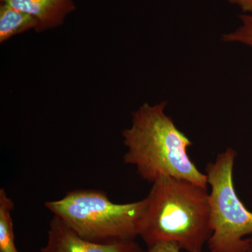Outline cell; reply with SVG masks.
I'll return each mask as SVG.
<instances>
[{
	"label": "cell",
	"mask_w": 252,
	"mask_h": 252,
	"mask_svg": "<svg viewBox=\"0 0 252 252\" xmlns=\"http://www.w3.org/2000/svg\"><path fill=\"white\" fill-rule=\"evenodd\" d=\"M167 102L144 104L132 113V124L122 132L127 152L124 162L135 167L143 180L154 183L162 177L188 181L207 189L206 174L188 154L192 142L165 113Z\"/></svg>",
	"instance_id": "obj_1"
},
{
	"label": "cell",
	"mask_w": 252,
	"mask_h": 252,
	"mask_svg": "<svg viewBox=\"0 0 252 252\" xmlns=\"http://www.w3.org/2000/svg\"><path fill=\"white\" fill-rule=\"evenodd\" d=\"M152 184L140 235L147 248L170 243L187 252H203L212 235L207 189L169 177Z\"/></svg>",
	"instance_id": "obj_2"
},
{
	"label": "cell",
	"mask_w": 252,
	"mask_h": 252,
	"mask_svg": "<svg viewBox=\"0 0 252 252\" xmlns=\"http://www.w3.org/2000/svg\"><path fill=\"white\" fill-rule=\"evenodd\" d=\"M45 207L81 238L114 244L134 241L140 236L147 200L118 204L102 190L77 189L59 200L46 202Z\"/></svg>",
	"instance_id": "obj_3"
},
{
	"label": "cell",
	"mask_w": 252,
	"mask_h": 252,
	"mask_svg": "<svg viewBox=\"0 0 252 252\" xmlns=\"http://www.w3.org/2000/svg\"><path fill=\"white\" fill-rule=\"evenodd\" d=\"M236 152L227 148L207 165L212 235L207 242L210 252H246L252 234V212L242 203L233 182Z\"/></svg>",
	"instance_id": "obj_4"
},
{
	"label": "cell",
	"mask_w": 252,
	"mask_h": 252,
	"mask_svg": "<svg viewBox=\"0 0 252 252\" xmlns=\"http://www.w3.org/2000/svg\"><path fill=\"white\" fill-rule=\"evenodd\" d=\"M39 252H144L134 241L114 244L93 243L71 229L59 217L49 223L47 242Z\"/></svg>",
	"instance_id": "obj_5"
},
{
	"label": "cell",
	"mask_w": 252,
	"mask_h": 252,
	"mask_svg": "<svg viewBox=\"0 0 252 252\" xmlns=\"http://www.w3.org/2000/svg\"><path fill=\"white\" fill-rule=\"evenodd\" d=\"M22 12L35 18L39 23L37 32L56 27L73 11L72 0H1Z\"/></svg>",
	"instance_id": "obj_6"
},
{
	"label": "cell",
	"mask_w": 252,
	"mask_h": 252,
	"mask_svg": "<svg viewBox=\"0 0 252 252\" xmlns=\"http://www.w3.org/2000/svg\"><path fill=\"white\" fill-rule=\"evenodd\" d=\"M39 28L37 20L31 15L18 11L9 5L1 4L0 7V42L8 40L11 36Z\"/></svg>",
	"instance_id": "obj_7"
},
{
	"label": "cell",
	"mask_w": 252,
	"mask_h": 252,
	"mask_svg": "<svg viewBox=\"0 0 252 252\" xmlns=\"http://www.w3.org/2000/svg\"><path fill=\"white\" fill-rule=\"evenodd\" d=\"M14 208V202L8 196L5 189H0V252H19L15 243L11 217Z\"/></svg>",
	"instance_id": "obj_8"
},
{
	"label": "cell",
	"mask_w": 252,
	"mask_h": 252,
	"mask_svg": "<svg viewBox=\"0 0 252 252\" xmlns=\"http://www.w3.org/2000/svg\"><path fill=\"white\" fill-rule=\"evenodd\" d=\"M241 25L234 31L227 33L222 40L227 43H238L252 47V15H240Z\"/></svg>",
	"instance_id": "obj_9"
},
{
	"label": "cell",
	"mask_w": 252,
	"mask_h": 252,
	"mask_svg": "<svg viewBox=\"0 0 252 252\" xmlns=\"http://www.w3.org/2000/svg\"><path fill=\"white\" fill-rule=\"evenodd\" d=\"M180 248L175 244L160 243L148 248L147 252H180Z\"/></svg>",
	"instance_id": "obj_10"
},
{
	"label": "cell",
	"mask_w": 252,
	"mask_h": 252,
	"mask_svg": "<svg viewBox=\"0 0 252 252\" xmlns=\"http://www.w3.org/2000/svg\"><path fill=\"white\" fill-rule=\"evenodd\" d=\"M230 4L237 5L245 14L252 15V0H226Z\"/></svg>",
	"instance_id": "obj_11"
},
{
	"label": "cell",
	"mask_w": 252,
	"mask_h": 252,
	"mask_svg": "<svg viewBox=\"0 0 252 252\" xmlns=\"http://www.w3.org/2000/svg\"><path fill=\"white\" fill-rule=\"evenodd\" d=\"M250 242H252V238L251 239H250Z\"/></svg>",
	"instance_id": "obj_12"
}]
</instances>
